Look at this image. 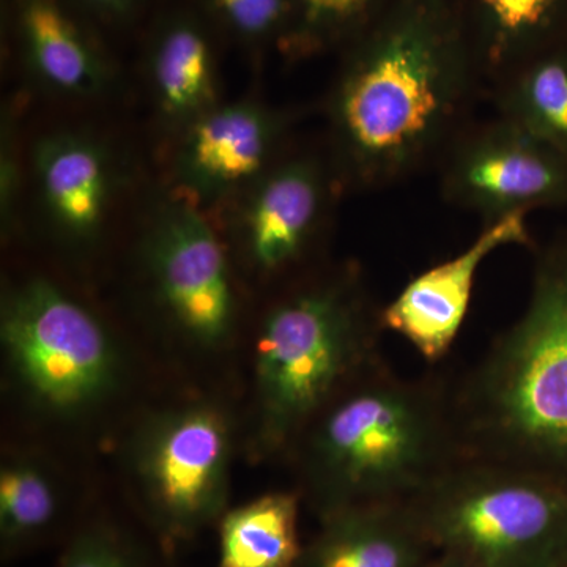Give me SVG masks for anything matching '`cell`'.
Here are the masks:
<instances>
[{
  "label": "cell",
  "instance_id": "obj_16",
  "mask_svg": "<svg viewBox=\"0 0 567 567\" xmlns=\"http://www.w3.org/2000/svg\"><path fill=\"white\" fill-rule=\"evenodd\" d=\"M300 496L275 492L223 514L216 567H298Z\"/></svg>",
  "mask_w": 567,
  "mask_h": 567
},
{
  "label": "cell",
  "instance_id": "obj_12",
  "mask_svg": "<svg viewBox=\"0 0 567 567\" xmlns=\"http://www.w3.org/2000/svg\"><path fill=\"white\" fill-rule=\"evenodd\" d=\"M320 520L298 567H421L435 555L406 503L350 507Z\"/></svg>",
  "mask_w": 567,
  "mask_h": 567
},
{
  "label": "cell",
  "instance_id": "obj_6",
  "mask_svg": "<svg viewBox=\"0 0 567 567\" xmlns=\"http://www.w3.org/2000/svg\"><path fill=\"white\" fill-rule=\"evenodd\" d=\"M2 341L22 383L52 409L93 404L114 383L117 363L102 324L50 282L11 295Z\"/></svg>",
  "mask_w": 567,
  "mask_h": 567
},
{
  "label": "cell",
  "instance_id": "obj_15",
  "mask_svg": "<svg viewBox=\"0 0 567 567\" xmlns=\"http://www.w3.org/2000/svg\"><path fill=\"white\" fill-rule=\"evenodd\" d=\"M495 114L567 156V44L533 55L488 89Z\"/></svg>",
  "mask_w": 567,
  "mask_h": 567
},
{
  "label": "cell",
  "instance_id": "obj_20",
  "mask_svg": "<svg viewBox=\"0 0 567 567\" xmlns=\"http://www.w3.org/2000/svg\"><path fill=\"white\" fill-rule=\"evenodd\" d=\"M58 495L32 464H13L0 475V535L9 551L20 550L50 529L58 517Z\"/></svg>",
  "mask_w": 567,
  "mask_h": 567
},
{
  "label": "cell",
  "instance_id": "obj_24",
  "mask_svg": "<svg viewBox=\"0 0 567 567\" xmlns=\"http://www.w3.org/2000/svg\"><path fill=\"white\" fill-rule=\"evenodd\" d=\"M100 13L122 17L136 6L137 0H82Z\"/></svg>",
  "mask_w": 567,
  "mask_h": 567
},
{
  "label": "cell",
  "instance_id": "obj_17",
  "mask_svg": "<svg viewBox=\"0 0 567 567\" xmlns=\"http://www.w3.org/2000/svg\"><path fill=\"white\" fill-rule=\"evenodd\" d=\"M18 25L33 69L52 87L89 93L102 84L92 44L59 0H17Z\"/></svg>",
  "mask_w": 567,
  "mask_h": 567
},
{
  "label": "cell",
  "instance_id": "obj_3",
  "mask_svg": "<svg viewBox=\"0 0 567 567\" xmlns=\"http://www.w3.org/2000/svg\"><path fill=\"white\" fill-rule=\"evenodd\" d=\"M465 457L567 487V234L537 249L522 315L453 382Z\"/></svg>",
  "mask_w": 567,
  "mask_h": 567
},
{
  "label": "cell",
  "instance_id": "obj_2",
  "mask_svg": "<svg viewBox=\"0 0 567 567\" xmlns=\"http://www.w3.org/2000/svg\"><path fill=\"white\" fill-rule=\"evenodd\" d=\"M292 447L306 498L320 518L406 503L465 457L453 382L402 379L380 360L339 391Z\"/></svg>",
  "mask_w": 567,
  "mask_h": 567
},
{
  "label": "cell",
  "instance_id": "obj_25",
  "mask_svg": "<svg viewBox=\"0 0 567 567\" xmlns=\"http://www.w3.org/2000/svg\"><path fill=\"white\" fill-rule=\"evenodd\" d=\"M421 567H476L465 558L457 557L454 554H435L434 557L427 559Z\"/></svg>",
  "mask_w": 567,
  "mask_h": 567
},
{
  "label": "cell",
  "instance_id": "obj_13",
  "mask_svg": "<svg viewBox=\"0 0 567 567\" xmlns=\"http://www.w3.org/2000/svg\"><path fill=\"white\" fill-rule=\"evenodd\" d=\"M487 92L507 71L563 41L567 0H462Z\"/></svg>",
  "mask_w": 567,
  "mask_h": 567
},
{
  "label": "cell",
  "instance_id": "obj_9",
  "mask_svg": "<svg viewBox=\"0 0 567 567\" xmlns=\"http://www.w3.org/2000/svg\"><path fill=\"white\" fill-rule=\"evenodd\" d=\"M529 213H514L481 226L475 240L456 256L413 276L383 306L385 331L402 336L429 363H439L464 324L477 271L488 256L507 246H532Z\"/></svg>",
  "mask_w": 567,
  "mask_h": 567
},
{
  "label": "cell",
  "instance_id": "obj_5",
  "mask_svg": "<svg viewBox=\"0 0 567 567\" xmlns=\"http://www.w3.org/2000/svg\"><path fill=\"white\" fill-rule=\"evenodd\" d=\"M435 554L476 567H565L567 487L464 457L406 502Z\"/></svg>",
  "mask_w": 567,
  "mask_h": 567
},
{
  "label": "cell",
  "instance_id": "obj_8",
  "mask_svg": "<svg viewBox=\"0 0 567 567\" xmlns=\"http://www.w3.org/2000/svg\"><path fill=\"white\" fill-rule=\"evenodd\" d=\"M435 166L446 203L483 224L567 203V156L498 114L466 123Z\"/></svg>",
  "mask_w": 567,
  "mask_h": 567
},
{
  "label": "cell",
  "instance_id": "obj_21",
  "mask_svg": "<svg viewBox=\"0 0 567 567\" xmlns=\"http://www.w3.org/2000/svg\"><path fill=\"white\" fill-rule=\"evenodd\" d=\"M290 43L298 50H322L352 41L386 9L391 0H290Z\"/></svg>",
  "mask_w": 567,
  "mask_h": 567
},
{
  "label": "cell",
  "instance_id": "obj_23",
  "mask_svg": "<svg viewBox=\"0 0 567 567\" xmlns=\"http://www.w3.org/2000/svg\"><path fill=\"white\" fill-rule=\"evenodd\" d=\"M208 6L226 21L235 32L248 39L289 37L292 28L290 0H207Z\"/></svg>",
  "mask_w": 567,
  "mask_h": 567
},
{
  "label": "cell",
  "instance_id": "obj_22",
  "mask_svg": "<svg viewBox=\"0 0 567 567\" xmlns=\"http://www.w3.org/2000/svg\"><path fill=\"white\" fill-rule=\"evenodd\" d=\"M59 567H151L136 544L118 529L91 525L71 537Z\"/></svg>",
  "mask_w": 567,
  "mask_h": 567
},
{
  "label": "cell",
  "instance_id": "obj_14",
  "mask_svg": "<svg viewBox=\"0 0 567 567\" xmlns=\"http://www.w3.org/2000/svg\"><path fill=\"white\" fill-rule=\"evenodd\" d=\"M276 123L252 106L216 111L197 123L186 151L189 173L208 188H221L262 169L274 147Z\"/></svg>",
  "mask_w": 567,
  "mask_h": 567
},
{
  "label": "cell",
  "instance_id": "obj_10",
  "mask_svg": "<svg viewBox=\"0 0 567 567\" xmlns=\"http://www.w3.org/2000/svg\"><path fill=\"white\" fill-rule=\"evenodd\" d=\"M164 303L196 341L215 344L229 331L234 295L226 257L208 224L192 210L164 221L152 248Z\"/></svg>",
  "mask_w": 567,
  "mask_h": 567
},
{
  "label": "cell",
  "instance_id": "obj_1",
  "mask_svg": "<svg viewBox=\"0 0 567 567\" xmlns=\"http://www.w3.org/2000/svg\"><path fill=\"white\" fill-rule=\"evenodd\" d=\"M330 100L339 175L382 189L439 162L487 89L462 0H391L350 41Z\"/></svg>",
  "mask_w": 567,
  "mask_h": 567
},
{
  "label": "cell",
  "instance_id": "obj_11",
  "mask_svg": "<svg viewBox=\"0 0 567 567\" xmlns=\"http://www.w3.org/2000/svg\"><path fill=\"white\" fill-rule=\"evenodd\" d=\"M330 188L327 167L309 156L271 171L248 215L249 252L257 267L275 274L303 260L323 226Z\"/></svg>",
  "mask_w": 567,
  "mask_h": 567
},
{
  "label": "cell",
  "instance_id": "obj_26",
  "mask_svg": "<svg viewBox=\"0 0 567 567\" xmlns=\"http://www.w3.org/2000/svg\"><path fill=\"white\" fill-rule=\"evenodd\" d=\"M565 567H567V558H566Z\"/></svg>",
  "mask_w": 567,
  "mask_h": 567
},
{
  "label": "cell",
  "instance_id": "obj_4",
  "mask_svg": "<svg viewBox=\"0 0 567 567\" xmlns=\"http://www.w3.org/2000/svg\"><path fill=\"white\" fill-rule=\"evenodd\" d=\"M380 306L360 270L298 284L264 317L256 342L259 434L265 450L292 447L339 391L383 360Z\"/></svg>",
  "mask_w": 567,
  "mask_h": 567
},
{
  "label": "cell",
  "instance_id": "obj_18",
  "mask_svg": "<svg viewBox=\"0 0 567 567\" xmlns=\"http://www.w3.org/2000/svg\"><path fill=\"white\" fill-rule=\"evenodd\" d=\"M37 167L58 223L70 234L93 233L106 203V173L99 152L87 142L58 137L40 145Z\"/></svg>",
  "mask_w": 567,
  "mask_h": 567
},
{
  "label": "cell",
  "instance_id": "obj_19",
  "mask_svg": "<svg viewBox=\"0 0 567 567\" xmlns=\"http://www.w3.org/2000/svg\"><path fill=\"white\" fill-rule=\"evenodd\" d=\"M153 76L167 112L185 115L212 96V50L203 29L178 18L159 33L153 51Z\"/></svg>",
  "mask_w": 567,
  "mask_h": 567
},
{
  "label": "cell",
  "instance_id": "obj_7",
  "mask_svg": "<svg viewBox=\"0 0 567 567\" xmlns=\"http://www.w3.org/2000/svg\"><path fill=\"white\" fill-rule=\"evenodd\" d=\"M134 457L145 507L164 540L189 539L221 518L230 457L221 412L193 405L159 416L141 435Z\"/></svg>",
  "mask_w": 567,
  "mask_h": 567
}]
</instances>
